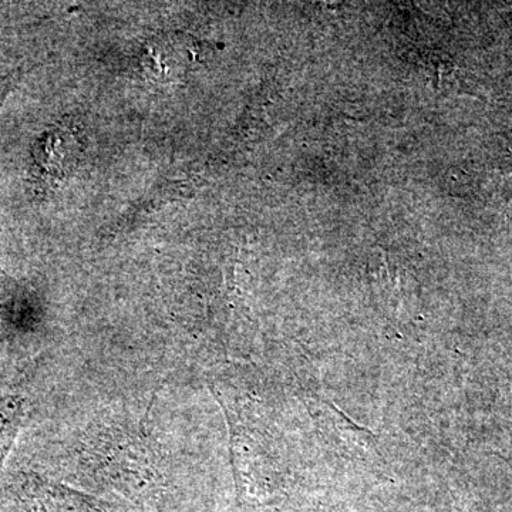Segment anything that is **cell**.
<instances>
[{"instance_id": "3", "label": "cell", "mask_w": 512, "mask_h": 512, "mask_svg": "<svg viewBox=\"0 0 512 512\" xmlns=\"http://www.w3.org/2000/svg\"><path fill=\"white\" fill-rule=\"evenodd\" d=\"M9 84H6V82H0V101H2V97L5 96L6 87H8Z\"/></svg>"}, {"instance_id": "2", "label": "cell", "mask_w": 512, "mask_h": 512, "mask_svg": "<svg viewBox=\"0 0 512 512\" xmlns=\"http://www.w3.org/2000/svg\"><path fill=\"white\" fill-rule=\"evenodd\" d=\"M22 420V403L15 397L0 399V464L8 454Z\"/></svg>"}, {"instance_id": "1", "label": "cell", "mask_w": 512, "mask_h": 512, "mask_svg": "<svg viewBox=\"0 0 512 512\" xmlns=\"http://www.w3.org/2000/svg\"><path fill=\"white\" fill-rule=\"evenodd\" d=\"M148 59L151 60V66L156 73L160 74V77L168 79V77L178 76L194 62V45L181 37L170 39L168 36L167 39H160V42L153 43V46L148 49Z\"/></svg>"}]
</instances>
